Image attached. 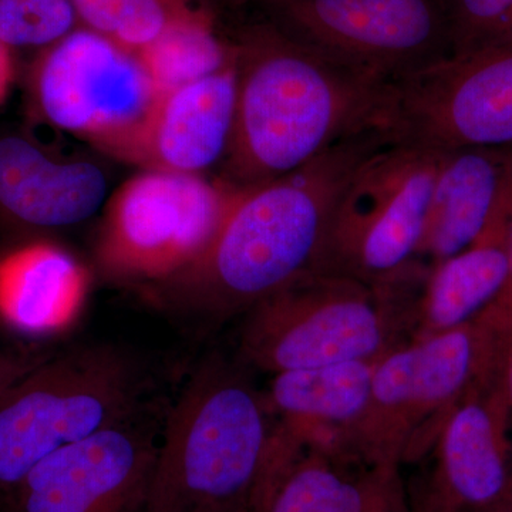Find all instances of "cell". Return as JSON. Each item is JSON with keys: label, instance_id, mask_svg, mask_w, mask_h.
Wrapping results in <instances>:
<instances>
[{"label": "cell", "instance_id": "1", "mask_svg": "<svg viewBox=\"0 0 512 512\" xmlns=\"http://www.w3.org/2000/svg\"><path fill=\"white\" fill-rule=\"evenodd\" d=\"M387 143L379 128H365L284 177L244 188L205 254L158 284L164 305L231 319L318 271L343 191Z\"/></svg>", "mask_w": 512, "mask_h": 512}, {"label": "cell", "instance_id": "28", "mask_svg": "<svg viewBox=\"0 0 512 512\" xmlns=\"http://www.w3.org/2000/svg\"><path fill=\"white\" fill-rule=\"evenodd\" d=\"M495 512H512V501H508V503L505 504L504 507H501L500 510Z\"/></svg>", "mask_w": 512, "mask_h": 512}, {"label": "cell", "instance_id": "25", "mask_svg": "<svg viewBox=\"0 0 512 512\" xmlns=\"http://www.w3.org/2000/svg\"><path fill=\"white\" fill-rule=\"evenodd\" d=\"M501 382L505 399H507L508 410H510L511 426H512V332L505 339L503 355L500 362Z\"/></svg>", "mask_w": 512, "mask_h": 512}, {"label": "cell", "instance_id": "14", "mask_svg": "<svg viewBox=\"0 0 512 512\" xmlns=\"http://www.w3.org/2000/svg\"><path fill=\"white\" fill-rule=\"evenodd\" d=\"M237 104V67L158 96L124 161L144 170L200 174L224 160Z\"/></svg>", "mask_w": 512, "mask_h": 512}, {"label": "cell", "instance_id": "17", "mask_svg": "<svg viewBox=\"0 0 512 512\" xmlns=\"http://www.w3.org/2000/svg\"><path fill=\"white\" fill-rule=\"evenodd\" d=\"M107 180L92 163H56L18 137L0 140V205L25 224L72 227L106 200Z\"/></svg>", "mask_w": 512, "mask_h": 512}, {"label": "cell", "instance_id": "24", "mask_svg": "<svg viewBox=\"0 0 512 512\" xmlns=\"http://www.w3.org/2000/svg\"><path fill=\"white\" fill-rule=\"evenodd\" d=\"M508 274L497 298L484 309L477 319L487 328L501 336L512 332V210L507 234Z\"/></svg>", "mask_w": 512, "mask_h": 512}, {"label": "cell", "instance_id": "2", "mask_svg": "<svg viewBox=\"0 0 512 512\" xmlns=\"http://www.w3.org/2000/svg\"><path fill=\"white\" fill-rule=\"evenodd\" d=\"M237 104L222 180L255 187L375 127L384 84L320 55L272 22L234 39Z\"/></svg>", "mask_w": 512, "mask_h": 512}, {"label": "cell", "instance_id": "20", "mask_svg": "<svg viewBox=\"0 0 512 512\" xmlns=\"http://www.w3.org/2000/svg\"><path fill=\"white\" fill-rule=\"evenodd\" d=\"M137 55L161 94L220 72L234 63L235 49L207 9L173 26Z\"/></svg>", "mask_w": 512, "mask_h": 512}, {"label": "cell", "instance_id": "7", "mask_svg": "<svg viewBox=\"0 0 512 512\" xmlns=\"http://www.w3.org/2000/svg\"><path fill=\"white\" fill-rule=\"evenodd\" d=\"M244 188L200 174L144 170L114 192L97 261L111 278L168 281L198 261Z\"/></svg>", "mask_w": 512, "mask_h": 512}, {"label": "cell", "instance_id": "22", "mask_svg": "<svg viewBox=\"0 0 512 512\" xmlns=\"http://www.w3.org/2000/svg\"><path fill=\"white\" fill-rule=\"evenodd\" d=\"M80 28L73 0H0V42L52 46Z\"/></svg>", "mask_w": 512, "mask_h": 512}, {"label": "cell", "instance_id": "16", "mask_svg": "<svg viewBox=\"0 0 512 512\" xmlns=\"http://www.w3.org/2000/svg\"><path fill=\"white\" fill-rule=\"evenodd\" d=\"M376 362L359 360L272 375L264 394L279 429L306 446L353 461L350 434L365 412Z\"/></svg>", "mask_w": 512, "mask_h": 512}, {"label": "cell", "instance_id": "8", "mask_svg": "<svg viewBox=\"0 0 512 512\" xmlns=\"http://www.w3.org/2000/svg\"><path fill=\"white\" fill-rule=\"evenodd\" d=\"M269 22L387 86L453 55L444 0H271Z\"/></svg>", "mask_w": 512, "mask_h": 512}, {"label": "cell", "instance_id": "10", "mask_svg": "<svg viewBox=\"0 0 512 512\" xmlns=\"http://www.w3.org/2000/svg\"><path fill=\"white\" fill-rule=\"evenodd\" d=\"M36 94L50 123L121 160L160 96L137 53L83 26L46 50Z\"/></svg>", "mask_w": 512, "mask_h": 512}, {"label": "cell", "instance_id": "27", "mask_svg": "<svg viewBox=\"0 0 512 512\" xmlns=\"http://www.w3.org/2000/svg\"><path fill=\"white\" fill-rule=\"evenodd\" d=\"M224 2L231 6V8L238 9L242 8V6L252 5V3L265 5L266 2H271V0H224Z\"/></svg>", "mask_w": 512, "mask_h": 512}, {"label": "cell", "instance_id": "21", "mask_svg": "<svg viewBox=\"0 0 512 512\" xmlns=\"http://www.w3.org/2000/svg\"><path fill=\"white\" fill-rule=\"evenodd\" d=\"M80 26L140 53L167 30L205 8L191 0H73Z\"/></svg>", "mask_w": 512, "mask_h": 512}, {"label": "cell", "instance_id": "15", "mask_svg": "<svg viewBox=\"0 0 512 512\" xmlns=\"http://www.w3.org/2000/svg\"><path fill=\"white\" fill-rule=\"evenodd\" d=\"M512 208V146L446 151L416 262L427 268L473 245Z\"/></svg>", "mask_w": 512, "mask_h": 512}, {"label": "cell", "instance_id": "12", "mask_svg": "<svg viewBox=\"0 0 512 512\" xmlns=\"http://www.w3.org/2000/svg\"><path fill=\"white\" fill-rule=\"evenodd\" d=\"M413 512H495L512 497V426L500 365L444 419Z\"/></svg>", "mask_w": 512, "mask_h": 512}, {"label": "cell", "instance_id": "29", "mask_svg": "<svg viewBox=\"0 0 512 512\" xmlns=\"http://www.w3.org/2000/svg\"><path fill=\"white\" fill-rule=\"evenodd\" d=\"M239 512H251V511H239Z\"/></svg>", "mask_w": 512, "mask_h": 512}, {"label": "cell", "instance_id": "3", "mask_svg": "<svg viewBox=\"0 0 512 512\" xmlns=\"http://www.w3.org/2000/svg\"><path fill=\"white\" fill-rule=\"evenodd\" d=\"M274 429L244 363L207 357L161 427L147 512L251 511Z\"/></svg>", "mask_w": 512, "mask_h": 512}, {"label": "cell", "instance_id": "13", "mask_svg": "<svg viewBox=\"0 0 512 512\" xmlns=\"http://www.w3.org/2000/svg\"><path fill=\"white\" fill-rule=\"evenodd\" d=\"M251 512H413L400 468L340 460L275 421Z\"/></svg>", "mask_w": 512, "mask_h": 512}, {"label": "cell", "instance_id": "4", "mask_svg": "<svg viewBox=\"0 0 512 512\" xmlns=\"http://www.w3.org/2000/svg\"><path fill=\"white\" fill-rule=\"evenodd\" d=\"M420 275L370 286L349 276L309 272L244 313L239 360L262 372L379 359L412 330Z\"/></svg>", "mask_w": 512, "mask_h": 512}, {"label": "cell", "instance_id": "6", "mask_svg": "<svg viewBox=\"0 0 512 512\" xmlns=\"http://www.w3.org/2000/svg\"><path fill=\"white\" fill-rule=\"evenodd\" d=\"M444 153L387 143L343 191L319 272L363 284L396 281L414 264Z\"/></svg>", "mask_w": 512, "mask_h": 512}, {"label": "cell", "instance_id": "30", "mask_svg": "<svg viewBox=\"0 0 512 512\" xmlns=\"http://www.w3.org/2000/svg\"><path fill=\"white\" fill-rule=\"evenodd\" d=\"M510 501H512V497H511V500H510Z\"/></svg>", "mask_w": 512, "mask_h": 512}, {"label": "cell", "instance_id": "26", "mask_svg": "<svg viewBox=\"0 0 512 512\" xmlns=\"http://www.w3.org/2000/svg\"><path fill=\"white\" fill-rule=\"evenodd\" d=\"M10 80H12V57L10 47L0 42V103L8 94Z\"/></svg>", "mask_w": 512, "mask_h": 512}, {"label": "cell", "instance_id": "19", "mask_svg": "<svg viewBox=\"0 0 512 512\" xmlns=\"http://www.w3.org/2000/svg\"><path fill=\"white\" fill-rule=\"evenodd\" d=\"M86 288L83 266L53 245H30L0 261V312L23 332L59 328L77 311Z\"/></svg>", "mask_w": 512, "mask_h": 512}, {"label": "cell", "instance_id": "5", "mask_svg": "<svg viewBox=\"0 0 512 512\" xmlns=\"http://www.w3.org/2000/svg\"><path fill=\"white\" fill-rule=\"evenodd\" d=\"M147 373L114 346H80L0 399V484L18 485L43 458L147 410Z\"/></svg>", "mask_w": 512, "mask_h": 512}, {"label": "cell", "instance_id": "11", "mask_svg": "<svg viewBox=\"0 0 512 512\" xmlns=\"http://www.w3.org/2000/svg\"><path fill=\"white\" fill-rule=\"evenodd\" d=\"M146 413L43 458L18 484L22 512H147L161 429Z\"/></svg>", "mask_w": 512, "mask_h": 512}, {"label": "cell", "instance_id": "23", "mask_svg": "<svg viewBox=\"0 0 512 512\" xmlns=\"http://www.w3.org/2000/svg\"><path fill=\"white\" fill-rule=\"evenodd\" d=\"M451 56L470 55L512 43V0H444Z\"/></svg>", "mask_w": 512, "mask_h": 512}, {"label": "cell", "instance_id": "9", "mask_svg": "<svg viewBox=\"0 0 512 512\" xmlns=\"http://www.w3.org/2000/svg\"><path fill=\"white\" fill-rule=\"evenodd\" d=\"M373 126L390 143L440 153L512 146V43L387 84Z\"/></svg>", "mask_w": 512, "mask_h": 512}, {"label": "cell", "instance_id": "18", "mask_svg": "<svg viewBox=\"0 0 512 512\" xmlns=\"http://www.w3.org/2000/svg\"><path fill=\"white\" fill-rule=\"evenodd\" d=\"M511 210L473 245L427 271L414 303L410 339H426L466 325L497 298L508 274Z\"/></svg>", "mask_w": 512, "mask_h": 512}]
</instances>
